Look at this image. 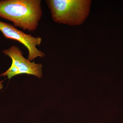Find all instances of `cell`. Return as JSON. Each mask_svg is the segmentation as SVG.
I'll return each instance as SVG.
<instances>
[{
    "instance_id": "3957f363",
    "label": "cell",
    "mask_w": 123,
    "mask_h": 123,
    "mask_svg": "<svg viewBox=\"0 0 123 123\" xmlns=\"http://www.w3.org/2000/svg\"><path fill=\"white\" fill-rule=\"evenodd\" d=\"M2 52L11 58L12 63L10 68L0 76H7L9 79L22 74L33 75L39 78L43 76L42 64L35 63L25 59L23 55V52L18 46L13 45Z\"/></svg>"
},
{
    "instance_id": "7a4b0ae2",
    "label": "cell",
    "mask_w": 123,
    "mask_h": 123,
    "mask_svg": "<svg viewBox=\"0 0 123 123\" xmlns=\"http://www.w3.org/2000/svg\"><path fill=\"white\" fill-rule=\"evenodd\" d=\"M55 22L76 26L83 24L90 11L91 0H46Z\"/></svg>"
},
{
    "instance_id": "6da1fadb",
    "label": "cell",
    "mask_w": 123,
    "mask_h": 123,
    "mask_svg": "<svg viewBox=\"0 0 123 123\" xmlns=\"http://www.w3.org/2000/svg\"><path fill=\"white\" fill-rule=\"evenodd\" d=\"M41 0H0V17L14 26L34 31L43 15Z\"/></svg>"
},
{
    "instance_id": "277c9868",
    "label": "cell",
    "mask_w": 123,
    "mask_h": 123,
    "mask_svg": "<svg viewBox=\"0 0 123 123\" xmlns=\"http://www.w3.org/2000/svg\"><path fill=\"white\" fill-rule=\"evenodd\" d=\"M0 31L5 37L16 40L23 44L28 51L27 59L31 61L38 57H43L44 52L37 48L42 42L39 36L35 37L31 34H27L16 29L13 25L0 21Z\"/></svg>"
},
{
    "instance_id": "5b68a950",
    "label": "cell",
    "mask_w": 123,
    "mask_h": 123,
    "mask_svg": "<svg viewBox=\"0 0 123 123\" xmlns=\"http://www.w3.org/2000/svg\"><path fill=\"white\" fill-rule=\"evenodd\" d=\"M3 81H0V90H1L2 89L3 87V85L2 84L3 83Z\"/></svg>"
}]
</instances>
